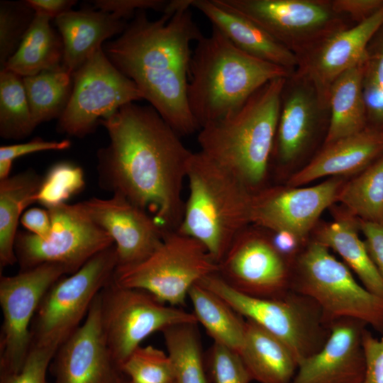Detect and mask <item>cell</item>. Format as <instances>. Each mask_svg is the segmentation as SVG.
<instances>
[{
	"label": "cell",
	"instance_id": "2e32d148",
	"mask_svg": "<svg viewBox=\"0 0 383 383\" xmlns=\"http://www.w3.org/2000/svg\"><path fill=\"white\" fill-rule=\"evenodd\" d=\"M344 184L334 177L312 187L263 188L253 194L251 224L289 233L303 243L324 210L338 201Z\"/></svg>",
	"mask_w": 383,
	"mask_h": 383
},
{
	"label": "cell",
	"instance_id": "3957f363",
	"mask_svg": "<svg viewBox=\"0 0 383 383\" xmlns=\"http://www.w3.org/2000/svg\"><path fill=\"white\" fill-rule=\"evenodd\" d=\"M286 69L255 58L235 47L216 26L192 52L187 99L200 128L238 111L265 84L289 78Z\"/></svg>",
	"mask_w": 383,
	"mask_h": 383
},
{
	"label": "cell",
	"instance_id": "b9f144b4",
	"mask_svg": "<svg viewBox=\"0 0 383 383\" xmlns=\"http://www.w3.org/2000/svg\"><path fill=\"white\" fill-rule=\"evenodd\" d=\"M99 11L126 20L138 11L151 9L164 12L169 1L165 0H96L92 1Z\"/></svg>",
	"mask_w": 383,
	"mask_h": 383
},
{
	"label": "cell",
	"instance_id": "52a82bcc",
	"mask_svg": "<svg viewBox=\"0 0 383 383\" xmlns=\"http://www.w3.org/2000/svg\"><path fill=\"white\" fill-rule=\"evenodd\" d=\"M290 289L313 299L330 325L355 318L383 333V297L356 281L350 270L315 240L292 265Z\"/></svg>",
	"mask_w": 383,
	"mask_h": 383
},
{
	"label": "cell",
	"instance_id": "681fc988",
	"mask_svg": "<svg viewBox=\"0 0 383 383\" xmlns=\"http://www.w3.org/2000/svg\"><path fill=\"white\" fill-rule=\"evenodd\" d=\"M172 383H176V382H172Z\"/></svg>",
	"mask_w": 383,
	"mask_h": 383
},
{
	"label": "cell",
	"instance_id": "c3c4849f",
	"mask_svg": "<svg viewBox=\"0 0 383 383\" xmlns=\"http://www.w3.org/2000/svg\"><path fill=\"white\" fill-rule=\"evenodd\" d=\"M112 383H131L128 377L121 371H118Z\"/></svg>",
	"mask_w": 383,
	"mask_h": 383
},
{
	"label": "cell",
	"instance_id": "8d00e7d4",
	"mask_svg": "<svg viewBox=\"0 0 383 383\" xmlns=\"http://www.w3.org/2000/svg\"><path fill=\"white\" fill-rule=\"evenodd\" d=\"M119 371L131 383H172L174 372L168 354L152 345L139 346L121 366Z\"/></svg>",
	"mask_w": 383,
	"mask_h": 383
},
{
	"label": "cell",
	"instance_id": "7a4b0ae2",
	"mask_svg": "<svg viewBox=\"0 0 383 383\" xmlns=\"http://www.w3.org/2000/svg\"><path fill=\"white\" fill-rule=\"evenodd\" d=\"M191 3L180 0L174 12H164L155 21L138 11L123 32L102 47L111 63L180 136L200 130L187 99L190 45L204 35L193 20Z\"/></svg>",
	"mask_w": 383,
	"mask_h": 383
},
{
	"label": "cell",
	"instance_id": "30bf717a",
	"mask_svg": "<svg viewBox=\"0 0 383 383\" xmlns=\"http://www.w3.org/2000/svg\"><path fill=\"white\" fill-rule=\"evenodd\" d=\"M99 298L102 331L118 370L153 333L179 323H198L193 313L161 302L145 291L120 286L113 277Z\"/></svg>",
	"mask_w": 383,
	"mask_h": 383
},
{
	"label": "cell",
	"instance_id": "7402d4cb",
	"mask_svg": "<svg viewBox=\"0 0 383 383\" xmlns=\"http://www.w3.org/2000/svg\"><path fill=\"white\" fill-rule=\"evenodd\" d=\"M382 154L383 128L366 127L325 145L315 158L289 179L287 186L300 187L321 177L361 172Z\"/></svg>",
	"mask_w": 383,
	"mask_h": 383
},
{
	"label": "cell",
	"instance_id": "7c38bea8",
	"mask_svg": "<svg viewBox=\"0 0 383 383\" xmlns=\"http://www.w3.org/2000/svg\"><path fill=\"white\" fill-rule=\"evenodd\" d=\"M102 47L73 74L71 95L57 121L62 133L84 138L94 131L101 119L143 99L135 83L111 63Z\"/></svg>",
	"mask_w": 383,
	"mask_h": 383
},
{
	"label": "cell",
	"instance_id": "ffe728a7",
	"mask_svg": "<svg viewBox=\"0 0 383 383\" xmlns=\"http://www.w3.org/2000/svg\"><path fill=\"white\" fill-rule=\"evenodd\" d=\"M367 326L355 318L333 321L323 347L299 364L290 383H361L365 368L362 335Z\"/></svg>",
	"mask_w": 383,
	"mask_h": 383
},
{
	"label": "cell",
	"instance_id": "f35d334b",
	"mask_svg": "<svg viewBox=\"0 0 383 383\" xmlns=\"http://www.w3.org/2000/svg\"><path fill=\"white\" fill-rule=\"evenodd\" d=\"M209 372L213 383H250L252 380L236 351L214 343L208 360Z\"/></svg>",
	"mask_w": 383,
	"mask_h": 383
},
{
	"label": "cell",
	"instance_id": "603a6c76",
	"mask_svg": "<svg viewBox=\"0 0 383 383\" xmlns=\"http://www.w3.org/2000/svg\"><path fill=\"white\" fill-rule=\"evenodd\" d=\"M55 20L64 46L62 67L72 75L106 40L121 34L128 25L112 13L89 9L70 10Z\"/></svg>",
	"mask_w": 383,
	"mask_h": 383
},
{
	"label": "cell",
	"instance_id": "6da1fadb",
	"mask_svg": "<svg viewBox=\"0 0 383 383\" xmlns=\"http://www.w3.org/2000/svg\"><path fill=\"white\" fill-rule=\"evenodd\" d=\"M99 124L109 138L97 152L100 187L147 211L165 231L177 230L193 152L150 105L127 104Z\"/></svg>",
	"mask_w": 383,
	"mask_h": 383
},
{
	"label": "cell",
	"instance_id": "60d3db41",
	"mask_svg": "<svg viewBox=\"0 0 383 383\" xmlns=\"http://www.w3.org/2000/svg\"><path fill=\"white\" fill-rule=\"evenodd\" d=\"M365 374L361 383H383V333L377 338L366 329L362 335Z\"/></svg>",
	"mask_w": 383,
	"mask_h": 383
},
{
	"label": "cell",
	"instance_id": "74e56055",
	"mask_svg": "<svg viewBox=\"0 0 383 383\" xmlns=\"http://www.w3.org/2000/svg\"><path fill=\"white\" fill-rule=\"evenodd\" d=\"M35 13L26 1L0 2V65L18 48L29 29Z\"/></svg>",
	"mask_w": 383,
	"mask_h": 383
},
{
	"label": "cell",
	"instance_id": "5b68a950",
	"mask_svg": "<svg viewBox=\"0 0 383 383\" xmlns=\"http://www.w3.org/2000/svg\"><path fill=\"white\" fill-rule=\"evenodd\" d=\"M189 193L177 231L201 243L218 263L235 238L251 224L254 193L201 152L188 165Z\"/></svg>",
	"mask_w": 383,
	"mask_h": 383
},
{
	"label": "cell",
	"instance_id": "8992f818",
	"mask_svg": "<svg viewBox=\"0 0 383 383\" xmlns=\"http://www.w3.org/2000/svg\"><path fill=\"white\" fill-rule=\"evenodd\" d=\"M198 284L218 296L241 317L280 339L299 364L318 352L330 335L331 325L318 305L293 290L277 298L253 296L236 290L217 273Z\"/></svg>",
	"mask_w": 383,
	"mask_h": 383
},
{
	"label": "cell",
	"instance_id": "1f68e13d",
	"mask_svg": "<svg viewBox=\"0 0 383 383\" xmlns=\"http://www.w3.org/2000/svg\"><path fill=\"white\" fill-rule=\"evenodd\" d=\"M338 201L357 219L383 224V154L345 182Z\"/></svg>",
	"mask_w": 383,
	"mask_h": 383
},
{
	"label": "cell",
	"instance_id": "4dcf8cb0",
	"mask_svg": "<svg viewBox=\"0 0 383 383\" xmlns=\"http://www.w3.org/2000/svg\"><path fill=\"white\" fill-rule=\"evenodd\" d=\"M35 126L59 118L71 95L73 75L62 67L23 77Z\"/></svg>",
	"mask_w": 383,
	"mask_h": 383
},
{
	"label": "cell",
	"instance_id": "44dd1931",
	"mask_svg": "<svg viewBox=\"0 0 383 383\" xmlns=\"http://www.w3.org/2000/svg\"><path fill=\"white\" fill-rule=\"evenodd\" d=\"M201 11L238 49L262 61L283 67L292 74L298 57L254 21L228 7L221 0H192Z\"/></svg>",
	"mask_w": 383,
	"mask_h": 383
},
{
	"label": "cell",
	"instance_id": "f1b7e54d",
	"mask_svg": "<svg viewBox=\"0 0 383 383\" xmlns=\"http://www.w3.org/2000/svg\"><path fill=\"white\" fill-rule=\"evenodd\" d=\"M357 219L342 218L322 227L315 240L332 249L371 292L383 297V279L357 233Z\"/></svg>",
	"mask_w": 383,
	"mask_h": 383
},
{
	"label": "cell",
	"instance_id": "9c48e42d",
	"mask_svg": "<svg viewBox=\"0 0 383 383\" xmlns=\"http://www.w3.org/2000/svg\"><path fill=\"white\" fill-rule=\"evenodd\" d=\"M117 267L114 244L76 272L58 279L45 293L31 324V346L57 351L79 327L96 296Z\"/></svg>",
	"mask_w": 383,
	"mask_h": 383
},
{
	"label": "cell",
	"instance_id": "277c9868",
	"mask_svg": "<svg viewBox=\"0 0 383 383\" xmlns=\"http://www.w3.org/2000/svg\"><path fill=\"white\" fill-rule=\"evenodd\" d=\"M287 79L269 82L238 111L199 130V152L253 193L267 176Z\"/></svg>",
	"mask_w": 383,
	"mask_h": 383
},
{
	"label": "cell",
	"instance_id": "484cf974",
	"mask_svg": "<svg viewBox=\"0 0 383 383\" xmlns=\"http://www.w3.org/2000/svg\"><path fill=\"white\" fill-rule=\"evenodd\" d=\"M362 62L340 74L330 88L328 106L331 110V119L325 145L366 128L367 116L362 93Z\"/></svg>",
	"mask_w": 383,
	"mask_h": 383
},
{
	"label": "cell",
	"instance_id": "8fae6325",
	"mask_svg": "<svg viewBox=\"0 0 383 383\" xmlns=\"http://www.w3.org/2000/svg\"><path fill=\"white\" fill-rule=\"evenodd\" d=\"M47 209L52 223L48 237L17 233L14 250L20 271L50 263L63 266L71 274L113 245L111 236L90 218L79 202Z\"/></svg>",
	"mask_w": 383,
	"mask_h": 383
},
{
	"label": "cell",
	"instance_id": "ab89813d",
	"mask_svg": "<svg viewBox=\"0 0 383 383\" xmlns=\"http://www.w3.org/2000/svg\"><path fill=\"white\" fill-rule=\"evenodd\" d=\"M55 353L32 345L21 369L15 374L0 376V383H48L47 373Z\"/></svg>",
	"mask_w": 383,
	"mask_h": 383
},
{
	"label": "cell",
	"instance_id": "4fadbf2b",
	"mask_svg": "<svg viewBox=\"0 0 383 383\" xmlns=\"http://www.w3.org/2000/svg\"><path fill=\"white\" fill-rule=\"evenodd\" d=\"M65 275L69 274L63 266L50 263L1 275L0 376L21 369L31 347L30 328L38 308L48 290Z\"/></svg>",
	"mask_w": 383,
	"mask_h": 383
},
{
	"label": "cell",
	"instance_id": "5bb4252c",
	"mask_svg": "<svg viewBox=\"0 0 383 383\" xmlns=\"http://www.w3.org/2000/svg\"><path fill=\"white\" fill-rule=\"evenodd\" d=\"M245 16L298 57L346 28L330 1L221 0Z\"/></svg>",
	"mask_w": 383,
	"mask_h": 383
},
{
	"label": "cell",
	"instance_id": "ba28073f",
	"mask_svg": "<svg viewBox=\"0 0 383 383\" xmlns=\"http://www.w3.org/2000/svg\"><path fill=\"white\" fill-rule=\"evenodd\" d=\"M218 270V263L201 243L176 230L167 232L157 248L143 261L116 270L113 280L178 306L185 304L194 285Z\"/></svg>",
	"mask_w": 383,
	"mask_h": 383
},
{
	"label": "cell",
	"instance_id": "4316f807",
	"mask_svg": "<svg viewBox=\"0 0 383 383\" xmlns=\"http://www.w3.org/2000/svg\"><path fill=\"white\" fill-rule=\"evenodd\" d=\"M50 20L48 16L35 13L18 48L4 69L25 77L62 67L63 42L59 32L52 27Z\"/></svg>",
	"mask_w": 383,
	"mask_h": 383
},
{
	"label": "cell",
	"instance_id": "ee69618b",
	"mask_svg": "<svg viewBox=\"0 0 383 383\" xmlns=\"http://www.w3.org/2000/svg\"><path fill=\"white\" fill-rule=\"evenodd\" d=\"M368 253L383 279V224L357 219Z\"/></svg>",
	"mask_w": 383,
	"mask_h": 383
},
{
	"label": "cell",
	"instance_id": "d590c367",
	"mask_svg": "<svg viewBox=\"0 0 383 383\" xmlns=\"http://www.w3.org/2000/svg\"><path fill=\"white\" fill-rule=\"evenodd\" d=\"M377 35L362 62V93L367 120L383 128V26Z\"/></svg>",
	"mask_w": 383,
	"mask_h": 383
},
{
	"label": "cell",
	"instance_id": "7dc6e473",
	"mask_svg": "<svg viewBox=\"0 0 383 383\" xmlns=\"http://www.w3.org/2000/svg\"><path fill=\"white\" fill-rule=\"evenodd\" d=\"M35 13L56 19L60 15L72 10L76 4L72 0H27Z\"/></svg>",
	"mask_w": 383,
	"mask_h": 383
},
{
	"label": "cell",
	"instance_id": "e0dca14e",
	"mask_svg": "<svg viewBox=\"0 0 383 383\" xmlns=\"http://www.w3.org/2000/svg\"><path fill=\"white\" fill-rule=\"evenodd\" d=\"M383 26V6L353 28L339 30L298 57L296 79L314 89L322 108L328 106L334 81L365 59L368 46Z\"/></svg>",
	"mask_w": 383,
	"mask_h": 383
},
{
	"label": "cell",
	"instance_id": "d6986e66",
	"mask_svg": "<svg viewBox=\"0 0 383 383\" xmlns=\"http://www.w3.org/2000/svg\"><path fill=\"white\" fill-rule=\"evenodd\" d=\"M99 294L82 323L57 350L50 366L54 383H112L119 371L102 331Z\"/></svg>",
	"mask_w": 383,
	"mask_h": 383
},
{
	"label": "cell",
	"instance_id": "d4e9b609",
	"mask_svg": "<svg viewBox=\"0 0 383 383\" xmlns=\"http://www.w3.org/2000/svg\"><path fill=\"white\" fill-rule=\"evenodd\" d=\"M238 353L252 380L260 383H290L299 365L284 343L250 320Z\"/></svg>",
	"mask_w": 383,
	"mask_h": 383
},
{
	"label": "cell",
	"instance_id": "f6af8a7d",
	"mask_svg": "<svg viewBox=\"0 0 383 383\" xmlns=\"http://www.w3.org/2000/svg\"><path fill=\"white\" fill-rule=\"evenodd\" d=\"M331 2L335 13L349 15L357 23L367 20L383 6V0H335Z\"/></svg>",
	"mask_w": 383,
	"mask_h": 383
},
{
	"label": "cell",
	"instance_id": "d6a6232c",
	"mask_svg": "<svg viewBox=\"0 0 383 383\" xmlns=\"http://www.w3.org/2000/svg\"><path fill=\"white\" fill-rule=\"evenodd\" d=\"M196 324L179 323L162 331L176 383H208Z\"/></svg>",
	"mask_w": 383,
	"mask_h": 383
},
{
	"label": "cell",
	"instance_id": "cb8c5ba5",
	"mask_svg": "<svg viewBox=\"0 0 383 383\" xmlns=\"http://www.w3.org/2000/svg\"><path fill=\"white\" fill-rule=\"evenodd\" d=\"M299 85L282 93L280 113L272 156L281 165L293 162L306 148L318 112L323 109L313 88L296 79Z\"/></svg>",
	"mask_w": 383,
	"mask_h": 383
},
{
	"label": "cell",
	"instance_id": "836d02e7",
	"mask_svg": "<svg viewBox=\"0 0 383 383\" xmlns=\"http://www.w3.org/2000/svg\"><path fill=\"white\" fill-rule=\"evenodd\" d=\"M23 77L6 68L0 72V135L19 140L35 129Z\"/></svg>",
	"mask_w": 383,
	"mask_h": 383
},
{
	"label": "cell",
	"instance_id": "bcb514c9",
	"mask_svg": "<svg viewBox=\"0 0 383 383\" xmlns=\"http://www.w3.org/2000/svg\"><path fill=\"white\" fill-rule=\"evenodd\" d=\"M22 226L28 232L45 239L50 233L52 223L48 209L31 208L26 210L20 219Z\"/></svg>",
	"mask_w": 383,
	"mask_h": 383
},
{
	"label": "cell",
	"instance_id": "9a60e30c",
	"mask_svg": "<svg viewBox=\"0 0 383 383\" xmlns=\"http://www.w3.org/2000/svg\"><path fill=\"white\" fill-rule=\"evenodd\" d=\"M218 265L217 274L248 295L277 298L290 290L292 267L266 233L249 226L235 238Z\"/></svg>",
	"mask_w": 383,
	"mask_h": 383
},
{
	"label": "cell",
	"instance_id": "f546056e",
	"mask_svg": "<svg viewBox=\"0 0 383 383\" xmlns=\"http://www.w3.org/2000/svg\"><path fill=\"white\" fill-rule=\"evenodd\" d=\"M188 297L197 322L204 326L214 343L239 353L245 321L218 296L198 283L191 288Z\"/></svg>",
	"mask_w": 383,
	"mask_h": 383
},
{
	"label": "cell",
	"instance_id": "e575fe53",
	"mask_svg": "<svg viewBox=\"0 0 383 383\" xmlns=\"http://www.w3.org/2000/svg\"><path fill=\"white\" fill-rule=\"evenodd\" d=\"M84 186V174L81 167L70 162H59L43 177L33 200L47 209L57 206L81 192Z\"/></svg>",
	"mask_w": 383,
	"mask_h": 383
},
{
	"label": "cell",
	"instance_id": "83f0119b",
	"mask_svg": "<svg viewBox=\"0 0 383 383\" xmlns=\"http://www.w3.org/2000/svg\"><path fill=\"white\" fill-rule=\"evenodd\" d=\"M43 177L32 169L0 180V266L17 262L14 250L21 213L34 203Z\"/></svg>",
	"mask_w": 383,
	"mask_h": 383
},
{
	"label": "cell",
	"instance_id": "ac0fdd59",
	"mask_svg": "<svg viewBox=\"0 0 383 383\" xmlns=\"http://www.w3.org/2000/svg\"><path fill=\"white\" fill-rule=\"evenodd\" d=\"M79 204L90 218L112 238L117 255L116 270L145 260L168 232L147 211L118 194L105 199L93 197Z\"/></svg>",
	"mask_w": 383,
	"mask_h": 383
},
{
	"label": "cell",
	"instance_id": "7bdbcfd3",
	"mask_svg": "<svg viewBox=\"0 0 383 383\" xmlns=\"http://www.w3.org/2000/svg\"><path fill=\"white\" fill-rule=\"evenodd\" d=\"M72 143L69 140L60 141L45 140L40 138L19 144L2 145L0 147V162L13 164V161L20 157L42 151L65 150L69 149Z\"/></svg>",
	"mask_w": 383,
	"mask_h": 383
}]
</instances>
